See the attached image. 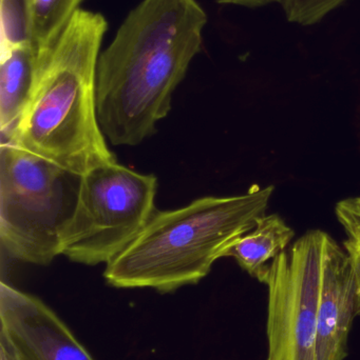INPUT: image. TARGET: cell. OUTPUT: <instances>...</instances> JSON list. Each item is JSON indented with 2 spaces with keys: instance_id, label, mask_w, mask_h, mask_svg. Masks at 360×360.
<instances>
[{
  "instance_id": "6da1fadb",
  "label": "cell",
  "mask_w": 360,
  "mask_h": 360,
  "mask_svg": "<svg viewBox=\"0 0 360 360\" xmlns=\"http://www.w3.org/2000/svg\"><path fill=\"white\" fill-rule=\"evenodd\" d=\"M206 23L197 0H142L129 12L97 61V118L112 145L135 147L154 134Z\"/></svg>"
},
{
  "instance_id": "7a4b0ae2",
  "label": "cell",
  "mask_w": 360,
  "mask_h": 360,
  "mask_svg": "<svg viewBox=\"0 0 360 360\" xmlns=\"http://www.w3.org/2000/svg\"><path fill=\"white\" fill-rule=\"evenodd\" d=\"M108 22L80 8L52 50L36 61L35 77L12 141L74 176L116 162L99 126L97 68Z\"/></svg>"
},
{
  "instance_id": "3957f363",
  "label": "cell",
  "mask_w": 360,
  "mask_h": 360,
  "mask_svg": "<svg viewBox=\"0 0 360 360\" xmlns=\"http://www.w3.org/2000/svg\"><path fill=\"white\" fill-rule=\"evenodd\" d=\"M274 190L255 186L243 194L202 197L180 209L156 211L139 236L106 264V281L160 293L197 285L266 215Z\"/></svg>"
},
{
  "instance_id": "277c9868",
  "label": "cell",
  "mask_w": 360,
  "mask_h": 360,
  "mask_svg": "<svg viewBox=\"0 0 360 360\" xmlns=\"http://www.w3.org/2000/svg\"><path fill=\"white\" fill-rule=\"evenodd\" d=\"M158 179L116 162L80 177L73 210L59 232V253L86 266L109 264L156 212Z\"/></svg>"
},
{
  "instance_id": "5b68a950",
  "label": "cell",
  "mask_w": 360,
  "mask_h": 360,
  "mask_svg": "<svg viewBox=\"0 0 360 360\" xmlns=\"http://www.w3.org/2000/svg\"><path fill=\"white\" fill-rule=\"evenodd\" d=\"M72 174L11 143L0 146V239L15 259L48 266L59 253Z\"/></svg>"
},
{
  "instance_id": "8992f818",
  "label": "cell",
  "mask_w": 360,
  "mask_h": 360,
  "mask_svg": "<svg viewBox=\"0 0 360 360\" xmlns=\"http://www.w3.org/2000/svg\"><path fill=\"white\" fill-rule=\"evenodd\" d=\"M330 235L308 231L275 258L268 287L266 360H316L317 321L325 245Z\"/></svg>"
},
{
  "instance_id": "52a82bcc",
  "label": "cell",
  "mask_w": 360,
  "mask_h": 360,
  "mask_svg": "<svg viewBox=\"0 0 360 360\" xmlns=\"http://www.w3.org/2000/svg\"><path fill=\"white\" fill-rule=\"evenodd\" d=\"M0 334L23 360H95L52 309L4 281Z\"/></svg>"
},
{
  "instance_id": "ba28073f",
  "label": "cell",
  "mask_w": 360,
  "mask_h": 360,
  "mask_svg": "<svg viewBox=\"0 0 360 360\" xmlns=\"http://www.w3.org/2000/svg\"><path fill=\"white\" fill-rule=\"evenodd\" d=\"M360 315L354 260L329 236L323 260L317 321L316 360H345L354 319Z\"/></svg>"
},
{
  "instance_id": "9c48e42d",
  "label": "cell",
  "mask_w": 360,
  "mask_h": 360,
  "mask_svg": "<svg viewBox=\"0 0 360 360\" xmlns=\"http://www.w3.org/2000/svg\"><path fill=\"white\" fill-rule=\"evenodd\" d=\"M36 72V53L29 39L1 48L0 132L1 143L12 141L25 112Z\"/></svg>"
},
{
  "instance_id": "30bf717a",
  "label": "cell",
  "mask_w": 360,
  "mask_h": 360,
  "mask_svg": "<svg viewBox=\"0 0 360 360\" xmlns=\"http://www.w3.org/2000/svg\"><path fill=\"white\" fill-rule=\"evenodd\" d=\"M295 232L278 214L263 215L230 250L239 266L261 283L271 262L291 245Z\"/></svg>"
},
{
  "instance_id": "8fae6325",
  "label": "cell",
  "mask_w": 360,
  "mask_h": 360,
  "mask_svg": "<svg viewBox=\"0 0 360 360\" xmlns=\"http://www.w3.org/2000/svg\"><path fill=\"white\" fill-rule=\"evenodd\" d=\"M84 0H23L25 34L36 53L44 58L56 44Z\"/></svg>"
},
{
  "instance_id": "7c38bea8",
  "label": "cell",
  "mask_w": 360,
  "mask_h": 360,
  "mask_svg": "<svg viewBox=\"0 0 360 360\" xmlns=\"http://www.w3.org/2000/svg\"><path fill=\"white\" fill-rule=\"evenodd\" d=\"M348 0H283L287 20L296 25H313Z\"/></svg>"
},
{
  "instance_id": "4fadbf2b",
  "label": "cell",
  "mask_w": 360,
  "mask_h": 360,
  "mask_svg": "<svg viewBox=\"0 0 360 360\" xmlns=\"http://www.w3.org/2000/svg\"><path fill=\"white\" fill-rule=\"evenodd\" d=\"M335 213L347 235L345 248L352 255L360 256V196L340 201Z\"/></svg>"
},
{
  "instance_id": "5bb4252c",
  "label": "cell",
  "mask_w": 360,
  "mask_h": 360,
  "mask_svg": "<svg viewBox=\"0 0 360 360\" xmlns=\"http://www.w3.org/2000/svg\"><path fill=\"white\" fill-rule=\"evenodd\" d=\"M216 1L221 4H232V6L255 8H261V6L271 4H281L283 0H216Z\"/></svg>"
},
{
  "instance_id": "9a60e30c",
  "label": "cell",
  "mask_w": 360,
  "mask_h": 360,
  "mask_svg": "<svg viewBox=\"0 0 360 360\" xmlns=\"http://www.w3.org/2000/svg\"><path fill=\"white\" fill-rule=\"evenodd\" d=\"M0 360H23L2 334H0Z\"/></svg>"
},
{
  "instance_id": "2e32d148",
  "label": "cell",
  "mask_w": 360,
  "mask_h": 360,
  "mask_svg": "<svg viewBox=\"0 0 360 360\" xmlns=\"http://www.w3.org/2000/svg\"><path fill=\"white\" fill-rule=\"evenodd\" d=\"M353 260H354L355 270H356L357 281H359V292L360 298V256L352 255Z\"/></svg>"
}]
</instances>
